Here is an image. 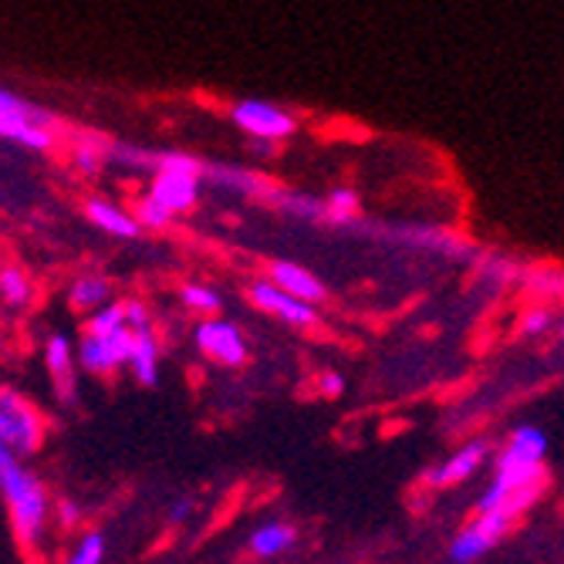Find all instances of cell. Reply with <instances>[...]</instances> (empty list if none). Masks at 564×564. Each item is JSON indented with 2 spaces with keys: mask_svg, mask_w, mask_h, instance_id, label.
Here are the masks:
<instances>
[{
  "mask_svg": "<svg viewBox=\"0 0 564 564\" xmlns=\"http://www.w3.org/2000/svg\"><path fill=\"white\" fill-rule=\"evenodd\" d=\"M34 301V281L18 264H0V304L11 312H24Z\"/></svg>",
  "mask_w": 564,
  "mask_h": 564,
  "instance_id": "cell-17",
  "label": "cell"
},
{
  "mask_svg": "<svg viewBox=\"0 0 564 564\" xmlns=\"http://www.w3.org/2000/svg\"><path fill=\"white\" fill-rule=\"evenodd\" d=\"M247 149L253 152V156H261V160H271L274 152H278V142H268V139H247Z\"/></svg>",
  "mask_w": 564,
  "mask_h": 564,
  "instance_id": "cell-28",
  "label": "cell"
},
{
  "mask_svg": "<svg viewBox=\"0 0 564 564\" xmlns=\"http://www.w3.org/2000/svg\"><path fill=\"white\" fill-rule=\"evenodd\" d=\"M544 453H547V436L538 426H521L514 436H510V443L500 456L494 484L477 500L480 514H490V510H503V507L518 510L524 490L538 480Z\"/></svg>",
  "mask_w": 564,
  "mask_h": 564,
  "instance_id": "cell-2",
  "label": "cell"
},
{
  "mask_svg": "<svg viewBox=\"0 0 564 564\" xmlns=\"http://www.w3.org/2000/svg\"><path fill=\"white\" fill-rule=\"evenodd\" d=\"M487 453H490V443H487V440H477V443H467L464 449H456L443 467H436V470L430 474L433 487H453V484L470 480V477L484 467Z\"/></svg>",
  "mask_w": 564,
  "mask_h": 564,
  "instance_id": "cell-13",
  "label": "cell"
},
{
  "mask_svg": "<svg viewBox=\"0 0 564 564\" xmlns=\"http://www.w3.org/2000/svg\"><path fill=\"white\" fill-rule=\"evenodd\" d=\"M196 345L203 355H210L214 362L220 366H240L247 358V345H243V335L234 322H203L196 328Z\"/></svg>",
  "mask_w": 564,
  "mask_h": 564,
  "instance_id": "cell-10",
  "label": "cell"
},
{
  "mask_svg": "<svg viewBox=\"0 0 564 564\" xmlns=\"http://www.w3.org/2000/svg\"><path fill=\"white\" fill-rule=\"evenodd\" d=\"M106 149L109 142L106 139H98L91 132H78L75 135V149H72V163L82 176H98L101 170H106Z\"/></svg>",
  "mask_w": 564,
  "mask_h": 564,
  "instance_id": "cell-19",
  "label": "cell"
},
{
  "mask_svg": "<svg viewBox=\"0 0 564 564\" xmlns=\"http://www.w3.org/2000/svg\"><path fill=\"white\" fill-rule=\"evenodd\" d=\"M160 160H163V152L129 145V142H109V149H106V163L109 166H122V170H135V173H142V170L156 173Z\"/></svg>",
  "mask_w": 564,
  "mask_h": 564,
  "instance_id": "cell-20",
  "label": "cell"
},
{
  "mask_svg": "<svg viewBox=\"0 0 564 564\" xmlns=\"http://www.w3.org/2000/svg\"><path fill=\"white\" fill-rule=\"evenodd\" d=\"M250 297H253V304L258 307H264V312H271V315H278L281 322H288V325H312L315 322V307L307 304V301H297L294 294H288V291H281L278 284H268V281H258L250 288Z\"/></svg>",
  "mask_w": 564,
  "mask_h": 564,
  "instance_id": "cell-11",
  "label": "cell"
},
{
  "mask_svg": "<svg viewBox=\"0 0 564 564\" xmlns=\"http://www.w3.org/2000/svg\"><path fill=\"white\" fill-rule=\"evenodd\" d=\"M358 214V196L351 189H335L325 199V224H348Z\"/></svg>",
  "mask_w": 564,
  "mask_h": 564,
  "instance_id": "cell-25",
  "label": "cell"
},
{
  "mask_svg": "<svg viewBox=\"0 0 564 564\" xmlns=\"http://www.w3.org/2000/svg\"><path fill=\"white\" fill-rule=\"evenodd\" d=\"M345 389V382H341V376H335V372H328L325 379H322V392L325 395H338Z\"/></svg>",
  "mask_w": 564,
  "mask_h": 564,
  "instance_id": "cell-30",
  "label": "cell"
},
{
  "mask_svg": "<svg viewBox=\"0 0 564 564\" xmlns=\"http://www.w3.org/2000/svg\"><path fill=\"white\" fill-rule=\"evenodd\" d=\"M85 217L109 237H119V240H135L139 237V220L132 217V210L119 207V203L106 199V196H88L85 199Z\"/></svg>",
  "mask_w": 564,
  "mask_h": 564,
  "instance_id": "cell-12",
  "label": "cell"
},
{
  "mask_svg": "<svg viewBox=\"0 0 564 564\" xmlns=\"http://www.w3.org/2000/svg\"><path fill=\"white\" fill-rule=\"evenodd\" d=\"M55 521L62 524V528H78V521H82V507L78 503H72V500H58L55 503Z\"/></svg>",
  "mask_w": 564,
  "mask_h": 564,
  "instance_id": "cell-27",
  "label": "cell"
},
{
  "mask_svg": "<svg viewBox=\"0 0 564 564\" xmlns=\"http://www.w3.org/2000/svg\"><path fill=\"white\" fill-rule=\"evenodd\" d=\"M547 322H551L547 315H531V318H528V332H531V335H541V332L547 328Z\"/></svg>",
  "mask_w": 564,
  "mask_h": 564,
  "instance_id": "cell-31",
  "label": "cell"
},
{
  "mask_svg": "<svg viewBox=\"0 0 564 564\" xmlns=\"http://www.w3.org/2000/svg\"><path fill=\"white\" fill-rule=\"evenodd\" d=\"M65 564H106V534L101 531H85Z\"/></svg>",
  "mask_w": 564,
  "mask_h": 564,
  "instance_id": "cell-24",
  "label": "cell"
},
{
  "mask_svg": "<svg viewBox=\"0 0 564 564\" xmlns=\"http://www.w3.org/2000/svg\"><path fill=\"white\" fill-rule=\"evenodd\" d=\"M189 510H193V503H189V500H176V503H173V510H170V521H173V524L186 521V518H189Z\"/></svg>",
  "mask_w": 564,
  "mask_h": 564,
  "instance_id": "cell-29",
  "label": "cell"
},
{
  "mask_svg": "<svg viewBox=\"0 0 564 564\" xmlns=\"http://www.w3.org/2000/svg\"><path fill=\"white\" fill-rule=\"evenodd\" d=\"M234 126L247 135V139H268V142H284L288 135L297 132V119L291 112H284L274 101L264 98H240L230 109Z\"/></svg>",
  "mask_w": 564,
  "mask_h": 564,
  "instance_id": "cell-6",
  "label": "cell"
},
{
  "mask_svg": "<svg viewBox=\"0 0 564 564\" xmlns=\"http://www.w3.org/2000/svg\"><path fill=\"white\" fill-rule=\"evenodd\" d=\"M274 203L288 217H301L312 224H325V199L304 196V193H274Z\"/></svg>",
  "mask_w": 564,
  "mask_h": 564,
  "instance_id": "cell-22",
  "label": "cell"
},
{
  "mask_svg": "<svg viewBox=\"0 0 564 564\" xmlns=\"http://www.w3.org/2000/svg\"><path fill=\"white\" fill-rule=\"evenodd\" d=\"M109 301H112V281L101 274H78L68 288V304L85 315H95L98 307H106Z\"/></svg>",
  "mask_w": 564,
  "mask_h": 564,
  "instance_id": "cell-16",
  "label": "cell"
},
{
  "mask_svg": "<svg viewBox=\"0 0 564 564\" xmlns=\"http://www.w3.org/2000/svg\"><path fill=\"white\" fill-rule=\"evenodd\" d=\"M132 217L139 220V227H142V230H166V227L173 224V214L163 207V203H160L156 196H149V193L135 199Z\"/></svg>",
  "mask_w": 564,
  "mask_h": 564,
  "instance_id": "cell-23",
  "label": "cell"
},
{
  "mask_svg": "<svg viewBox=\"0 0 564 564\" xmlns=\"http://www.w3.org/2000/svg\"><path fill=\"white\" fill-rule=\"evenodd\" d=\"M0 497H4L18 544L37 554L47 541L51 521H55V503H51L41 477L4 443H0Z\"/></svg>",
  "mask_w": 564,
  "mask_h": 564,
  "instance_id": "cell-1",
  "label": "cell"
},
{
  "mask_svg": "<svg viewBox=\"0 0 564 564\" xmlns=\"http://www.w3.org/2000/svg\"><path fill=\"white\" fill-rule=\"evenodd\" d=\"M180 297L186 307H193V312H199V315H214L220 307V294L214 288H203V284H186L180 291Z\"/></svg>",
  "mask_w": 564,
  "mask_h": 564,
  "instance_id": "cell-26",
  "label": "cell"
},
{
  "mask_svg": "<svg viewBox=\"0 0 564 564\" xmlns=\"http://www.w3.org/2000/svg\"><path fill=\"white\" fill-rule=\"evenodd\" d=\"M129 369L142 386H156V379H160V341H156V335H152V325L132 328Z\"/></svg>",
  "mask_w": 564,
  "mask_h": 564,
  "instance_id": "cell-14",
  "label": "cell"
},
{
  "mask_svg": "<svg viewBox=\"0 0 564 564\" xmlns=\"http://www.w3.org/2000/svg\"><path fill=\"white\" fill-rule=\"evenodd\" d=\"M132 355V328H119L109 335H95V332H82L78 338V366L88 376H112L122 366H129Z\"/></svg>",
  "mask_w": 564,
  "mask_h": 564,
  "instance_id": "cell-7",
  "label": "cell"
},
{
  "mask_svg": "<svg viewBox=\"0 0 564 564\" xmlns=\"http://www.w3.org/2000/svg\"><path fill=\"white\" fill-rule=\"evenodd\" d=\"M44 369L51 376V386L58 389L62 402L75 399V369H78V345L65 332H51L44 338Z\"/></svg>",
  "mask_w": 564,
  "mask_h": 564,
  "instance_id": "cell-9",
  "label": "cell"
},
{
  "mask_svg": "<svg viewBox=\"0 0 564 564\" xmlns=\"http://www.w3.org/2000/svg\"><path fill=\"white\" fill-rule=\"evenodd\" d=\"M203 173H207V163H199L189 152H163V160L156 173H152L145 193L156 196L173 217L189 214L199 203Z\"/></svg>",
  "mask_w": 564,
  "mask_h": 564,
  "instance_id": "cell-4",
  "label": "cell"
},
{
  "mask_svg": "<svg viewBox=\"0 0 564 564\" xmlns=\"http://www.w3.org/2000/svg\"><path fill=\"white\" fill-rule=\"evenodd\" d=\"M291 544H294V528L278 524V521H271V524H264V528H258L250 534V551L258 557H278Z\"/></svg>",
  "mask_w": 564,
  "mask_h": 564,
  "instance_id": "cell-21",
  "label": "cell"
},
{
  "mask_svg": "<svg viewBox=\"0 0 564 564\" xmlns=\"http://www.w3.org/2000/svg\"><path fill=\"white\" fill-rule=\"evenodd\" d=\"M271 284H278L281 291H288V294H294L297 301H307V304H315V301L325 297V284L312 271L288 264V261L271 264Z\"/></svg>",
  "mask_w": 564,
  "mask_h": 564,
  "instance_id": "cell-15",
  "label": "cell"
},
{
  "mask_svg": "<svg viewBox=\"0 0 564 564\" xmlns=\"http://www.w3.org/2000/svg\"><path fill=\"white\" fill-rule=\"evenodd\" d=\"M58 126V116H51L47 109L34 106L31 98L0 85V139L4 142H14L31 152H47L55 145Z\"/></svg>",
  "mask_w": 564,
  "mask_h": 564,
  "instance_id": "cell-3",
  "label": "cell"
},
{
  "mask_svg": "<svg viewBox=\"0 0 564 564\" xmlns=\"http://www.w3.org/2000/svg\"><path fill=\"white\" fill-rule=\"evenodd\" d=\"M510 518H514V510H490V514H480L470 528H464L456 534V541L449 544V557L456 564H470L477 561L480 554H487L510 528Z\"/></svg>",
  "mask_w": 564,
  "mask_h": 564,
  "instance_id": "cell-8",
  "label": "cell"
},
{
  "mask_svg": "<svg viewBox=\"0 0 564 564\" xmlns=\"http://www.w3.org/2000/svg\"><path fill=\"white\" fill-rule=\"evenodd\" d=\"M203 180H210L214 186L230 189V193H268V183L258 173H250L243 166H234V163H214V166H207Z\"/></svg>",
  "mask_w": 564,
  "mask_h": 564,
  "instance_id": "cell-18",
  "label": "cell"
},
{
  "mask_svg": "<svg viewBox=\"0 0 564 564\" xmlns=\"http://www.w3.org/2000/svg\"><path fill=\"white\" fill-rule=\"evenodd\" d=\"M44 436H47V423L41 416V409L14 386L0 382V443L11 446L18 456H34Z\"/></svg>",
  "mask_w": 564,
  "mask_h": 564,
  "instance_id": "cell-5",
  "label": "cell"
}]
</instances>
